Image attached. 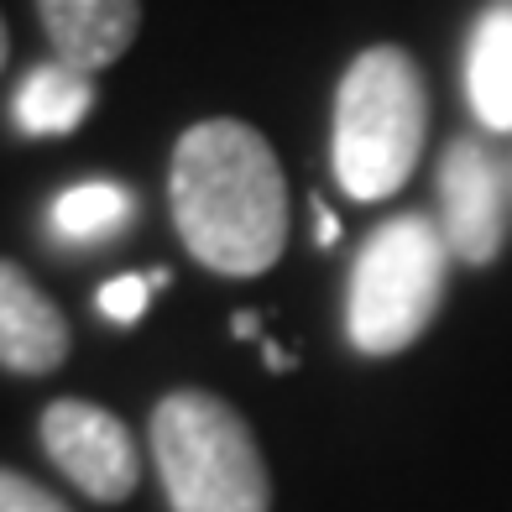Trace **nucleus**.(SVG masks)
<instances>
[{
  "label": "nucleus",
  "instance_id": "nucleus-14",
  "mask_svg": "<svg viewBox=\"0 0 512 512\" xmlns=\"http://www.w3.org/2000/svg\"><path fill=\"white\" fill-rule=\"evenodd\" d=\"M335 236H340V225H335V215H330V209H319V241L330 246Z\"/></svg>",
  "mask_w": 512,
  "mask_h": 512
},
{
  "label": "nucleus",
  "instance_id": "nucleus-11",
  "mask_svg": "<svg viewBox=\"0 0 512 512\" xmlns=\"http://www.w3.org/2000/svg\"><path fill=\"white\" fill-rule=\"evenodd\" d=\"M136 220V199L121 189V183H74L63 189L48 209V230L68 246H105Z\"/></svg>",
  "mask_w": 512,
  "mask_h": 512
},
{
  "label": "nucleus",
  "instance_id": "nucleus-7",
  "mask_svg": "<svg viewBox=\"0 0 512 512\" xmlns=\"http://www.w3.org/2000/svg\"><path fill=\"white\" fill-rule=\"evenodd\" d=\"M37 16L58 63L100 74L136 42L142 0H37Z\"/></svg>",
  "mask_w": 512,
  "mask_h": 512
},
{
  "label": "nucleus",
  "instance_id": "nucleus-6",
  "mask_svg": "<svg viewBox=\"0 0 512 512\" xmlns=\"http://www.w3.org/2000/svg\"><path fill=\"white\" fill-rule=\"evenodd\" d=\"M439 209H445V241L460 262L486 267L502 251L507 183L476 142H450L445 162H439Z\"/></svg>",
  "mask_w": 512,
  "mask_h": 512
},
{
  "label": "nucleus",
  "instance_id": "nucleus-8",
  "mask_svg": "<svg viewBox=\"0 0 512 512\" xmlns=\"http://www.w3.org/2000/svg\"><path fill=\"white\" fill-rule=\"evenodd\" d=\"M68 319L16 262H0V366L21 377L63 366Z\"/></svg>",
  "mask_w": 512,
  "mask_h": 512
},
{
  "label": "nucleus",
  "instance_id": "nucleus-2",
  "mask_svg": "<svg viewBox=\"0 0 512 512\" xmlns=\"http://www.w3.org/2000/svg\"><path fill=\"white\" fill-rule=\"evenodd\" d=\"M429 136V89L403 48H366L335 89V178L340 189L377 204L413 178Z\"/></svg>",
  "mask_w": 512,
  "mask_h": 512
},
{
  "label": "nucleus",
  "instance_id": "nucleus-5",
  "mask_svg": "<svg viewBox=\"0 0 512 512\" xmlns=\"http://www.w3.org/2000/svg\"><path fill=\"white\" fill-rule=\"evenodd\" d=\"M42 450L95 502H126L136 492L142 460H136L131 429L100 403H79V398L53 403L42 413Z\"/></svg>",
  "mask_w": 512,
  "mask_h": 512
},
{
  "label": "nucleus",
  "instance_id": "nucleus-9",
  "mask_svg": "<svg viewBox=\"0 0 512 512\" xmlns=\"http://www.w3.org/2000/svg\"><path fill=\"white\" fill-rule=\"evenodd\" d=\"M465 100L486 131L512 136V0H492L465 42Z\"/></svg>",
  "mask_w": 512,
  "mask_h": 512
},
{
  "label": "nucleus",
  "instance_id": "nucleus-16",
  "mask_svg": "<svg viewBox=\"0 0 512 512\" xmlns=\"http://www.w3.org/2000/svg\"><path fill=\"white\" fill-rule=\"evenodd\" d=\"M0 68H6V21H0Z\"/></svg>",
  "mask_w": 512,
  "mask_h": 512
},
{
  "label": "nucleus",
  "instance_id": "nucleus-1",
  "mask_svg": "<svg viewBox=\"0 0 512 512\" xmlns=\"http://www.w3.org/2000/svg\"><path fill=\"white\" fill-rule=\"evenodd\" d=\"M173 225L209 272L256 277L288 246V183L246 121H199L173 147Z\"/></svg>",
  "mask_w": 512,
  "mask_h": 512
},
{
  "label": "nucleus",
  "instance_id": "nucleus-3",
  "mask_svg": "<svg viewBox=\"0 0 512 512\" xmlns=\"http://www.w3.org/2000/svg\"><path fill=\"white\" fill-rule=\"evenodd\" d=\"M152 455L173 512H272L256 434L215 392H168L152 413Z\"/></svg>",
  "mask_w": 512,
  "mask_h": 512
},
{
  "label": "nucleus",
  "instance_id": "nucleus-15",
  "mask_svg": "<svg viewBox=\"0 0 512 512\" xmlns=\"http://www.w3.org/2000/svg\"><path fill=\"white\" fill-rule=\"evenodd\" d=\"M236 335H256V314H236Z\"/></svg>",
  "mask_w": 512,
  "mask_h": 512
},
{
  "label": "nucleus",
  "instance_id": "nucleus-12",
  "mask_svg": "<svg viewBox=\"0 0 512 512\" xmlns=\"http://www.w3.org/2000/svg\"><path fill=\"white\" fill-rule=\"evenodd\" d=\"M147 298H152V277H110V283L100 288V314L105 319H115V324H136L147 314Z\"/></svg>",
  "mask_w": 512,
  "mask_h": 512
},
{
  "label": "nucleus",
  "instance_id": "nucleus-13",
  "mask_svg": "<svg viewBox=\"0 0 512 512\" xmlns=\"http://www.w3.org/2000/svg\"><path fill=\"white\" fill-rule=\"evenodd\" d=\"M0 512H68L53 492H42L37 481L16 476V471H0Z\"/></svg>",
  "mask_w": 512,
  "mask_h": 512
},
{
  "label": "nucleus",
  "instance_id": "nucleus-4",
  "mask_svg": "<svg viewBox=\"0 0 512 512\" xmlns=\"http://www.w3.org/2000/svg\"><path fill=\"white\" fill-rule=\"evenodd\" d=\"M445 256V230L424 215H398L371 230L345 298V335L361 356H398L429 330L445 298Z\"/></svg>",
  "mask_w": 512,
  "mask_h": 512
},
{
  "label": "nucleus",
  "instance_id": "nucleus-10",
  "mask_svg": "<svg viewBox=\"0 0 512 512\" xmlns=\"http://www.w3.org/2000/svg\"><path fill=\"white\" fill-rule=\"evenodd\" d=\"M89 105H95V79L53 58L21 79L16 100H11V121L27 136H63L84 121Z\"/></svg>",
  "mask_w": 512,
  "mask_h": 512
}]
</instances>
